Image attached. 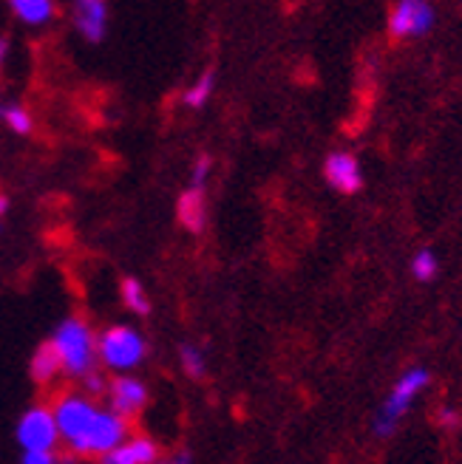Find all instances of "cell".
<instances>
[{"label":"cell","mask_w":462,"mask_h":464,"mask_svg":"<svg viewBox=\"0 0 462 464\" xmlns=\"http://www.w3.org/2000/svg\"><path fill=\"white\" fill-rule=\"evenodd\" d=\"M9 54V37H0V63Z\"/></svg>","instance_id":"cell-25"},{"label":"cell","mask_w":462,"mask_h":464,"mask_svg":"<svg viewBox=\"0 0 462 464\" xmlns=\"http://www.w3.org/2000/svg\"><path fill=\"white\" fill-rule=\"evenodd\" d=\"M156 461H159V448L148 436H133L100 459V464H156Z\"/></svg>","instance_id":"cell-10"},{"label":"cell","mask_w":462,"mask_h":464,"mask_svg":"<svg viewBox=\"0 0 462 464\" xmlns=\"http://www.w3.org/2000/svg\"><path fill=\"white\" fill-rule=\"evenodd\" d=\"M12 9L23 23H32V26L54 17V4H49V0H15Z\"/></svg>","instance_id":"cell-14"},{"label":"cell","mask_w":462,"mask_h":464,"mask_svg":"<svg viewBox=\"0 0 462 464\" xmlns=\"http://www.w3.org/2000/svg\"><path fill=\"white\" fill-rule=\"evenodd\" d=\"M323 179L329 181V188H335L343 196H352L363 188V170L360 161L346 153V150H335L323 161Z\"/></svg>","instance_id":"cell-9"},{"label":"cell","mask_w":462,"mask_h":464,"mask_svg":"<svg viewBox=\"0 0 462 464\" xmlns=\"http://www.w3.org/2000/svg\"><path fill=\"white\" fill-rule=\"evenodd\" d=\"M57 371H63V360L54 343H43L32 357V380L37 385H49L57 377Z\"/></svg>","instance_id":"cell-13"},{"label":"cell","mask_w":462,"mask_h":464,"mask_svg":"<svg viewBox=\"0 0 462 464\" xmlns=\"http://www.w3.org/2000/svg\"><path fill=\"white\" fill-rule=\"evenodd\" d=\"M120 295H123V304L136 312V314H151V300H148V292L143 289V284L136 281V277H123L120 284Z\"/></svg>","instance_id":"cell-15"},{"label":"cell","mask_w":462,"mask_h":464,"mask_svg":"<svg viewBox=\"0 0 462 464\" xmlns=\"http://www.w3.org/2000/svg\"><path fill=\"white\" fill-rule=\"evenodd\" d=\"M74 23L85 40L100 43L108 26V6L103 0H83V4L74 6Z\"/></svg>","instance_id":"cell-11"},{"label":"cell","mask_w":462,"mask_h":464,"mask_svg":"<svg viewBox=\"0 0 462 464\" xmlns=\"http://www.w3.org/2000/svg\"><path fill=\"white\" fill-rule=\"evenodd\" d=\"M211 168H213V159L207 156V153H202V156L193 161L191 188H199V190H204V181H207V176H211Z\"/></svg>","instance_id":"cell-20"},{"label":"cell","mask_w":462,"mask_h":464,"mask_svg":"<svg viewBox=\"0 0 462 464\" xmlns=\"http://www.w3.org/2000/svg\"><path fill=\"white\" fill-rule=\"evenodd\" d=\"M176 218L188 232H202L207 224V201H204V190L199 188H188L179 201H176Z\"/></svg>","instance_id":"cell-12"},{"label":"cell","mask_w":462,"mask_h":464,"mask_svg":"<svg viewBox=\"0 0 462 464\" xmlns=\"http://www.w3.org/2000/svg\"><path fill=\"white\" fill-rule=\"evenodd\" d=\"M57 436H60L57 420H54V411L49 408L26 411L17 425V442L26 450H54Z\"/></svg>","instance_id":"cell-7"},{"label":"cell","mask_w":462,"mask_h":464,"mask_svg":"<svg viewBox=\"0 0 462 464\" xmlns=\"http://www.w3.org/2000/svg\"><path fill=\"white\" fill-rule=\"evenodd\" d=\"M437 272H440V261H437V255L431 249H420V252H414V258H411V275L418 277V281L428 284L437 277Z\"/></svg>","instance_id":"cell-17"},{"label":"cell","mask_w":462,"mask_h":464,"mask_svg":"<svg viewBox=\"0 0 462 464\" xmlns=\"http://www.w3.org/2000/svg\"><path fill=\"white\" fill-rule=\"evenodd\" d=\"M97 352L108 368L125 371V368H133V365L143 362L148 345H145V337L140 332H133L128 326H111L100 334Z\"/></svg>","instance_id":"cell-3"},{"label":"cell","mask_w":462,"mask_h":464,"mask_svg":"<svg viewBox=\"0 0 462 464\" xmlns=\"http://www.w3.org/2000/svg\"><path fill=\"white\" fill-rule=\"evenodd\" d=\"M85 388H88L91 393H103V391H105V382H103V377L97 374V371H91V374L85 377Z\"/></svg>","instance_id":"cell-23"},{"label":"cell","mask_w":462,"mask_h":464,"mask_svg":"<svg viewBox=\"0 0 462 464\" xmlns=\"http://www.w3.org/2000/svg\"><path fill=\"white\" fill-rule=\"evenodd\" d=\"M9 210V198H4V196H0V218H4V213Z\"/></svg>","instance_id":"cell-26"},{"label":"cell","mask_w":462,"mask_h":464,"mask_svg":"<svg viewBox=\"0 0 462 464\" xmlns=\"http://www.w3.org/2000/svg\"><path fill=\"white\" fill-rule=\"evenodd\" d=\"M0 116L6 120V125L15 130V133H29L32 130V116L23 105H0Z\"/></svg>","instance_id":"cell-19"},{"label":"cell","mask_w":462,"mask_h":464,"mask_svg":"<svg viewBox=\"0 0 462 464\" xmlns=\"http://www.w3.org/2000/svg\"><path fill=\"white\" fill-rule=\"evenodd\" d=\"M213 85H216V74L213 72H204L188 91H184V105L188 108H202V105H207V100H211V94H213Z\"/></svg>","instance_id":"cell-16"},{"label":"cell","mask_w":462,"mask_h":464,"mask_svg":"<svg viewBox=\"0 0 462 464\" xmlns=\"http://www.w3.org/2000/svg\"><path fill=\"white\" fill-rule=\"evenodd\" d=\"M125 436H128V422L123 420V416H117L113 411H100L97 413V422L91 425L88 436L74 448V453H83V456H91V453L105 456L113 448H120L125 442Z\"/></svg>","instance_id":"cell-6"},{"label":"cell","mask_w":462,"mask_h":464,"mask_svg":"<svg viewBox=\"0 0 462 464\" xmlns=\"http://www.w3.org/2000/svg\"><path fill=\"white\" fill-rule=\"evenodd\" d=\"M437 422H440L443 428H448V430H454L459 425V411L451 408V405H443L440 411H437Z\"/></svg>","instance_id":"cell-21"},{"label":"cell","mask_w":462,"mask_h":464,"mask_svg":"<svg viewBox=\"0 0 462 464\" xmlns=\"http://www.w3.org/2000/svg\"><path fill=\"white\" fill-rule=\"evenodd\" d=\"M434 9L426 0H400L388 12V34L395 40H414L431 32Z\"/></svg>","instance_id":"cell-5"},{"label":"cell","mask_w":462,"mask_h":464,"mask_svg":"<svg viewBox=\"0 0 462 464\" xmlns=\"http://www.w3.org/2000/svg\"><path fill=\"white\" fill-rule=\"evenodd\" d=\"M179 360H182V368H184V374L193 377V380H202L204 377V371H207V362H204V354H202V348L191 345V343H184L179 348Z\"/></svg>","instance_id":"cell-18"},{"label":"cell","mask_w":462,"mask_h":464,"mask_svg":"<svg viewBox=\"0 0 462 464\" xmlns=\"http://www.w3.org/2000/svg\"><path fill=\"white\" fill-rule=\"evenodd\" d=\"M108 397L113 413L123 416L125 422H133L148 405V388L133 377H113L108 385Z\"/></svg>","instance_id":"cell-8"},{"label":"cell","mask_w":462,"mask_h":464,"mask_svg":"<svg viewBox=\"0 0 462 464\" xmlns=\"http://www.w3.org/2000/svg\"><path fill=\"white\" fill-rule=\"evenodd\" d=\"M57 354L63 360V368L74 377H88L94 371L97 360V340L94 332L83 317H68L63 320L54 337H52Z\"/></svg>","instance_id":"cell-1"},{"label":"cell","mask_w":462,"mask_h":464,"mask_svg":"<svg viewBox=\"0 0 462 464\" xmlns=\"http://www.w3.org/2000/svg\"><path fill=\"white\" fill-rule=\"evenodd\" d=\"M428 382H431V374L423 368V365H414V368H408L406 374H400L398 377V382L391 385V391H388V397L383 400V405H380V411H378V416H375V422H372V430L380 436V439H386V436H391L398 430V425H400V420L406 416V411L414 405V400L420 397V393L428 388Z\"/></svg>","instance_id":"cell-2"},{"label":"cell","mask_w":462,"mask_h":464,"mask_svg":"<svg viewBox=\"0 0 462 464\" xmlns=\"http://www.w3.org/2000/svg\"><path fill=\"white\" fill-rule=\"evenodd\" d=\"M57 456L54 450H26V456H23V464H54Z\"/></svg>","instance_id":"cell-22"},{"label":"cell","mask_w":462,"mask_h":464,"mask_svg":"<svg viewBox=\"0 0 462 464\" xmlns=\"http://www.w3.org/2000/svg\"><path fill=\"white\" fill-rule=\"evenodd\" d=\"M97 413L100 411L91 405L88 400H83V397H63V400H57V405H54L57 430H60L63 439H68L72 450L88 436L91 425L97 422Z\"/></svg>","instance_id":"cell-4"},{"label":"cell","mask_w":462,"mask_h":464,"mask_svg":"<svg viewBox=\"0 0 462 464\" xmlns=\"http://www.w3.org/2000/svg\"><path fill=\"white\" fill-rule=\"evenodd\" d=\"M168 461L171 464H193V456H191V450H176Z\"/></svg>","instance_id":"cell-24"},{"label":"cell","mask_w":462,"mask_h":464,"mask_svg":"<svg viewBox=\"0 0 462 464\" xmlns=\"http://www.w3.org/2000/svg\"><path fill=\"white\" fill-rule=\"evenodd\" d=\"M156 464H171V461H168V459H165V461H162V459H159V461H156Z\"/></svg>","instance_id":"cell-27"}]
</instances>
